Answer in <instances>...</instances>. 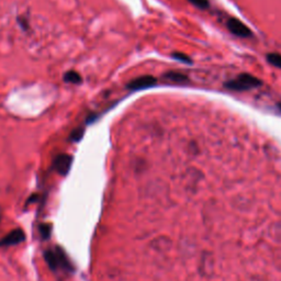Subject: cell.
<instances>
[{"label":"cell","instance_id":"8992f818","mask_svg":"<svg viewBox=\"0 0 281 281\" xmlns=\"http://www.w3.org/2000/svg\"><path fill=\"white\" fill-rule=\"evenodd\" d=\"M44 258H45L47 266L50 267L52 270H56L57 268L60 267V259H59V256H57L56 250L55 252H52V250H46V252L44 253Z\"/></svg>","mask_w":281,"mask_h":281},{"label":"cell","instance_id":"5bb4252c","mask_svg":"<svg viewBox=\"0 0 281 281\" xmlns=\"http://www.w3.org/2000/svg\"><path fill=\"white\" fill-rule=\"evenodd\" d=\"M279 108H280V110H281V104H279Z\"/></svg>","mask_w":281,"mask_h":281},{"label":"cell","instance_id":"9c48e42d","mask_svg":"<svg viewBox=\"0 0 281 281\" xmlns=\"http://www.w3.org/2000/svg\"><path fill=\"white\" fill-rule=\"evenodd\" d=\"M267 60L269 64L281 68V55L278 54V53H269L267 55Z\"/></svg>","mask_w":281,"mask_h":281},{"label":"cell","instance_id":"277c9868","mask_svg":"<svg viewBox=\"0 0 281 281\" xmlns=\"http://www.w3.org/2000/svg\"><path fill=\"white\" fill-rule=\"evenodd\" d=\"M73 164V157L68 154H60L53 161V167L60 175H67Z\"/></svg>","mask_w":281,"mask_h":281},{"label":"cell","instance_id":"5b68a950","mask_svg":"<svg viewBox=\"0 0 281 281\" xmlns=\"http://www.w3.org/2000/svg\"><path fill=\"white\" fill-rule=\"evenodd\" d=\"M24 239H25L24 232L22 231L21 228H16V230L8 233L6 236L0 240V246L18 245V244H20L21 241H23Z\"/></svg>","mask_w":281,"mask_h":281},{"label":"cell","instance_id":"3957f363","mask_svg":"<svg viewBox=\"0 0 281 281\" xmlns=\"http://www.w3.org/2000/svg\"><path fill=\"white\" fill-rule=\"evenodd\" d=\"M227 28L233 34H235L240 38L246 39L250 38L253 35L252 31H250L248 26H246L243 22L235 19V18H231V19L227 21Z\"/></svg>","mask_w":281,"mask_h":281},{"label":"cell","instance_id":"8fae6325","mask_svg":"<svg viewBox=\"0 0 281 281\" xmlns=\"http://www.w3.org/2000/svg\"><path fill=\"white\" fill-rule=\"evenodd\" d=\"M83 133H85V129H82L81 126L77 127V129H75L72 132V134H70V140H74V142H78V140H81Z\"/></svg>","mask_w":281,"mask_h":281},{"label":"cell","instance_id":"4fadbf2b","mask_svg":"<svg viewBox=\"0 0 281 281\" xmlns=\"http://www.w3.org/2000/svg\"><path fill=\"white\" fill-rule=\"evenodd\" d=\"M173 57L176 60L183 61V63H190V61H191L190 59H189V57L186 54H183V53H179V52L173 53Z\"/></svg>","mask_w":281,"mask_h":281},{"label":"cell","instance_id":"ba28073f","mask_svg":"<svg viewBox=\"0 0 281 281\" xmlns=\"http://www.w3.org/2000/svg\"><path fill=\"white\" fill-rule=\"evenodd\" d=\"M64 80L66 82H70V83H79L81 82V77L80 75H79L77 72H75V70H69V72L66 73L64 75Z\"/></svg>","mask_w":281,"mask_h":281},{"label":"cell","instance_id":"7c38bea8","mask_svg":"<svg viewBox=\"0 0 281 281\" xmlns=\"http://www.w3.org/2000/svg\"><path fill=\"white\" fill-rule=\"evenodd\" d=\"M189 2H191L192 4H195L196 7L200 9H206L209 7V1L208 0H188Z\"/></svg>","mask_w":281,"mask_h":281},{"label":"cell","instance_id":"30bf717a","mask_svg":"<svg viewBox=\"0 0 281 281\" xmlns=\"http://www.w3.org/2000/svg\"><path fill=\"white\" fill-rule=\"evenodd\" d=\"M52 233V226L50 224H42L40 226V234H41L43 240H48Z\"/></svg>","mask_w":281,"mask_h":281},{"label":"cell","instance_id":"6da1fadb","mask_svg":"<svg viewBox=\"0 0 281 281\" xmlns=\"http://www.w3.org/2000/svg\"><path fill=\"white\" fill-rule=\"evenodd\" d=\"M261 85V81L249 74H241L237 78L225 82V87L234 91L249 90L253 89V88L259 87Z\"/></svg>","mask_w":281,"mask_h":281},{"label":"cell","instance_id":"7a4b0ae2","mask_svg":"<svg viewBox=\"0 0 281 281\" xmlns=\"http://www.w3.org/2000/svg\"><path fill=\"white\" fill-rule=\"evenodd\" d=\"M156 82L157 79L155 77L151 76V75H144V76H140L132 79L131 81L127 82L126 87L129 88L131 91H138L154 87L156 85Z\"/></svg>","mask_w":281,"mask_h":281},{"label":"cell","instance_id":"52a82bcc","mask_svg":"<svg viewBox=\"0 0 281 281\" xmlns=\"http://www.w3.org/2000/svg\"><path fill=\"white\" fill-rule=\"evenodd\" d=\"M164 77L171 82L176 83H183L188 81V77L179 72H168L164 75Z\"/></svg>","mask_w":281,"mask_h":281}]
</instances>
